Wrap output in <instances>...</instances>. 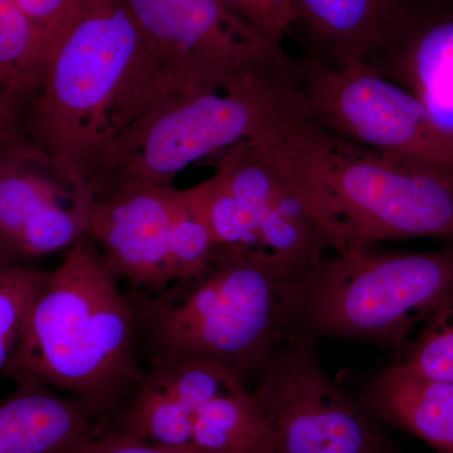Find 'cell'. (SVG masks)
<instances>
[{
  "mask_svg": "<svg viewBox=\"0 0 453 453\" xmlns=\"http://www.w3.org/2000/svg\"><path fill=\"white\" fill-rule=\"evenodd\" d=\"M360 402L384 426L453 453V381L421 374L398 362L366 383Z\"/></svg>",
  "mask_w": 453,
  "mask_h": 453,
  "instance_id": "17",
  "label": "cell"
},
{
  "mask_svg": "<svg viewBox=\"0 0 453 453\" xmlns=\"http://www.w3.org/2000/svg\"><path fill=\"white\" fill-rule=\"evenodd\" d=\"M18 256L14 255L7 246L0 242V267L5 265L18 264Z\"/></svg>",
  "mask_w": 453,
  "mask_h": 453,
  "instance_id": "26",
  "label": "cell"
},
{
  "mask_svg": "<svg viewBox=\"0 0 453 453\" xmlns=\"http://www.w3.org/2000/svg\"><path fill=\"white\" fill-rule=\"evenodd\" d=\"M402 363L427 377L453 381V292L423 324Z\"/></svg>",
  "mask_w": 453,
  "mask_h": 453,
  "instance_id": "21",
  "label": "cell"
},
{
  "mask_svg": "<svg viewBox=\"0 0 453 453\" xmlns=\"http://www.w3.org/2000/svg\"><path fill=\"white\" fill-rule=\"evenodd\" d=\"M170 249L175 282L201 275L216 249L210 228L188 188L178 189Z\"/></svg>",
  "mask_w": 453,
  "mask_h": 453,
  "instance_id": "20",
  "label": "cell"
},
{
  "mask_svg": "<svg viewBox=\"0 0 453 453\" xmlns=\"http://www.w3.org/2000/svg\"><path fill=\"white\" fill-rule=\"evenodd\" d=\"M297 79L296 73L163 95L97 163L88 180L94 199L129 181L172 186L190 164L256 138L296 98Z\"/></svg>",
  "mask_w": 453,
  "mask_h": 453,
  "instance_id": "6",
  "label": "cell"
},
{
  "mask_svg": "<svg viewBox=\"0 0 453 453\" xmlns=\"http://www.w3.org/2000/svg\"><path fill=\"white\" fill-rule=\"evenodd\" d=\"M216 175L246 214L258 255L285 282L320 262L325 252L335 251L294 181L252 140L220 151Z\"/></svg>",
  "mask_w": 453,
  "mask_h": 453,
  "instance_id": "11",
  "label": "cell"
},
{
  "mask_svg": "<svg viewBox=\"0 0 453 453\" xmlns=\"http://www.w3.org/2000/svg\"><path fill=\"white\" fill-rule=\"evenodd\" d=\"M40 33L44 55L50 42L73 18L83 0H14Z\"/></svg>",
  "mask_w": 453,
  "mask_h": 453,
  "instance_id": "23",
  "label": "cell"
},
{
  "mask_svg": "<svg viewBox=\"0 0 453 453\" xmlns=\"http://www.w3.org/2000/svg\"><path fill=\"white\" fill-rule=\"evenodd\" d=\"M22 139H25V135L20 112L16 107L0 100V151Z\"/></svg>",
  "mask_w": 453,
  "mask_h": 453,
  "instance_id": "25",
  "label": "cell"
},
{
  "mask_svg": "<svg viewBox=\"0 0 453 453\" xmlns=\"http://www.w3.org/2000/svg\"><path fill=\"white\" fill-rule=\"evenodd\" d=\"M44 59L40 33L14 0H0V100L22 111Z\"/></svg>",
  "mask_w": 453,
  "mask_h": 453,
  "instance_id": "18",
  "label": "cell"
},
{
  "mask_svg": "<svg viewBox=\"0 0 453 453\" xmlns=\"http://www.w3.org/2000/svg\"><path fill=\"white\" fill-rule=\"evenodd\" d=\"M100 423L70 396L17 384L0 401V453H82Z\"/></svg>",
  "mask_w": 453,
  "mask_h": 453,
  "instance_id": "16",
  "label": "cell"
},
{
  "mask_svg": "<svg viewBox=\"0 0 453 453\" xmlns=\"http://www.w3.org/2000/svg\"><path fill=\"white\" fill-rule=\"evenodd\" d=\"M170 88L226 89L297 73L299 59L235 16L223 0H124Z\"/></svg>",
  "mask_w": 453,
  "mask_h": 453,
  "instance_id": "7",
  "label": "cell"
},
{
  "mask_svg": "<svg viewBox=\"0 0 453 453\" xmlns=\"http://www.w3.org/2000/svg\"><path fill=\"white\" fill-rule=\"evenodd\" d=\"M169 91L124 0H83L46 50L23 135L88 184L112 142Z\"/></svg>",
  "mask_w": 453,
  "mask_h": 453,
  "instance_id": "1",
  "label": "cell"
},
{
  "mask_svg": "<svg viewBox=\"0 0 453 453\" xmlns=\"http://www.w3.org/2000/svg\"><path fill=\"white\" fill-rule=\"evenodd\" d=\"M268 453H398L384 425L325 372L316 339L286 335L251 390Z\"/></svg>",
  "mask_w": 453,
  "mask_h": 453,
  "instance_id": "8",
  "label": "cell"
},
{
  "mask_svg": "<svg viewBox=\"0 0 453 453\" xmlns=\"http://www.w3.org/2000/svg\"><path fill=\"white\" fill-rule=\"evenodd\" d=\"M226 7L271 43L282 47L295 23L292 0H223Z\"/></svg>",
  "mask_w": 453,
  "mask_h": 453,
  "instance_id": "22",
  "label": "cell"
},
{
  "mask_svg": "<svg viewBox=\"0 0 453 453\" xmlns=\"http://www.w3.org/2000/svg\"><path fill=\"white\" fill-rule=\"evenodd\" d=\"M82 453H204L189 449H173L144 442L135 438L118 434L110 428H101L98 436Z\"/></svg>",
  "mask_w": 453,
  "mask_h": 453,
  "instance_id": "24",
  "label": "cell"
},
{
  "mask_svg": "<svg viewBox=\"0 0 453 453\" xmlns=\"http://www.w3.org/2000/svg\"><path fill=\"white\" fill-rule=\"evenodd\" d=\"M421 101L453 140V0H422L365 61Z\"/></svg>",
  "mask_w": 453,
  "mask_h": 453,
  "instance_id": "14",
  "label": "cell"
},
{
  "mask_svg": "<svg viewBox=\"0 0 453 453\" xmlns=\"http://www.w3.org/2000/svg\"><path fill=\"white\" fill-rule=\"evenodd\" d=\"M178 189L129 181L94 199L88 237L119 281L157 292L175 282L172 226Z\"/></svg>",
  "mask_w": 453,
  "mask_h": 453,
  "instance_id": "12",
  "label": "cell"
},
{
  "mask_svg": "<svg viewBox=\"0 0 453 453\" xmlns=\"http://www.w3.org/2000/svg\"><path fill=\"white\" fill-rule=\"evenodd\" d=\"M453 292V246L432 252L336 253L281 285L280 326L306 335L404 349Z\"/></svg>",
  "mask_w": 453,
  "mask_h": 453,
  "instance_id": "5",
  "label": "cell"
},
{
  "mask_svg": "<svg viewBox=\"0 0 453 453\" xmlns=\"http://www.w3.org/2000/svg\"><path fill=\"white\" fill-rule=\"evenodd\" d=\"M285 279L246 250L216 247L201 275L157 292L131 291L139 347L151 363L211 360L249 383L281 342Z\"/></svg>",
  "mask_w": 453,
  "mask_h": 453,
  "instance_id": "4",
  "label": "cell"
},
{
  "mask_svg": "<svg viewBox=\"0 0 453 453\" xmlns=\"http://www.w3.org/2000/svg\"><path fill=\"white\" fill-rule=\"evenodd\" d=\"M92 205L88 184L26 138L0 151V242L18 257L70 249Z\"/></svg>",
  "mask_w": 453,
  "mask_h": 453,
  "instance_id": "10",
  "label": "cell"
},
{
  "mask_svg": "<svg viewBox=\"0 0 453 453\" xmlns=\"http://www.w3.org/2000/svg\"><path fill=\"white\" fill-rule=\"evenodd\" d=\"M49 271L19 264L0 267V372L16 349Z\"/></svg>",
  "mask_w": 453,
  "mask_h": 453,
  "instance_id": "19",
  "label": "cell"
},
{
  "mask_svg": "<svg viewBox=\"0 0 453 453\" xmlns=\"http://www.w3.org/2000/svg\"><path fill=\"white\" fill-rule=\"evenodd\" d=\"M146 380L184 408L190 449L204 453H268L270 429L251 390L211 360L151 363Z\"/></svg>",
  "mask_w": 453,
  "mask_h": 453,
  "instance_id": "13",
  "label": "cell"
},
{
  "mask_svg": "<svg viewBox=\"0 0 453 453\" xmlns=\"http://www.w3.org/2000/svg\"><path fill=\"white\" fill-rule=\"evenodd\" d=\"M252 142L294 181L336 253L398 238H441L453 246V174L323 129L300 97Z\"/></svg>",
  "mask_w": 453,
  "mask_h": 453,
  "instance_id": "3",
  "label": "cell"
},
{
  "mask_svg": "<svg viewBox=\"0 0 453 453\" xmlns=\"http://www.w3.org/2000/svg\"><path fill=\"white\" fill-rule=\"evenodd\" d=\"M139 353L129 295L85 235L50 271L2 374L70 396L107 427L145 383Z\"/></svg>",
  "mask_w": 453,
  "mask_h": 453,
  "instance_id": "2",
  "label": "cell"
},
{
  "mask_svg": "<svg viewBox=\"0 0 453 453\" xmlns=\"http://www.w3.org/2000/svg\"><path fill=\"white\" fill-rule=\"evenodd\" d=\"M303 112L323 129L396 159L453 174V140L413 94L365 62L329 67L299 59Z\"/></svg>",
  "mask_w": 453,
  "mask_h": 453,
  "instance_id": "9",
  "label": "cell"
},
{
  "mask_svg": "<svg viewBox=\"0 0 453 453\" xmlns=\"http://www.w3.org/2000/svg\"><path fill=\"white\" fill-rule=\"evenodd\" d=\"M413 0H292V33L305 56L329 67L365 62L407 16Z\"/></svg>",
  "mask_w": 453,
  "mask_h": 453,
  "instance_id": "15",
  "label": "cell"
}]
</instances>
